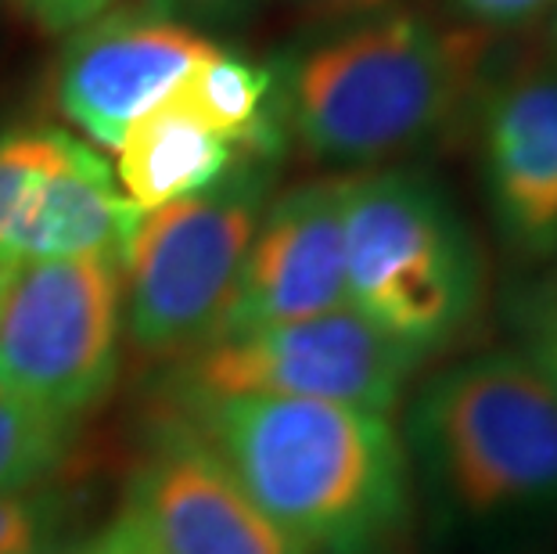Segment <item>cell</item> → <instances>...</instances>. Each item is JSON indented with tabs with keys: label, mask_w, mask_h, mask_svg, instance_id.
Returning <instances> with one entry per match:
<instances>
[{
	"label": "cell",
	"mask_w": 557,
	"mask_h": 554,
	"mask_svg": "<svg viewBox=\"0 0 557 554\" xmlns=\"http://www.w3.org/2000/svg\"><path fill=\"white\" fill-rule=\"evenodd\" d=\"M493 37L393 4L335 19L270 62L284 134L327 167L377 170L475 120Z\"/></svg>",
	"instance_id": "cell-1"
},
{
	"label": "cell",
	"mask_w": 557,
	"mask_h": 554,
	"mask_svg": "<svg viewBox=\"0 0 557 554\" xmlns=\"http://www.w3.org/2000/svg\"><path fill=\"white\" fill-rule=\"evenodd\" d=\"M277 529L310 554H374L410 515V465L385 415L292 396L184 407Z\"/></svg>",
	"instance_id": "cell-2"
},
{
	"label": "cell",
	"mask_w": 557,
	"mask_h": 554,
	"mask_svg": "<svg viewBox=\"0 0 557 554\" xmlns=\"http://www.w3.org/2000/svg\"><path fill=\"white\" fill-rule=\"evenodd\" d=\"M338 181L349 310L421 364L460 346L482 321L490 278L446 187L413 167Z\"/></svg>",
	"instance_id": "cell-3"
},
{
	"label": "cell",
	"mask_w": 557,
	"mask_h": 554,
	"mask_svg": "<svg viewBox=\"0 0 557 554\" xmlns=\"http://www.w3.org/2000/svg\"><path fill=\"white\" fill-rule=\"evenodd\" d=\"M410 443L457 512H557V393L518 349L438 371L413 399Z\"/></svg>",
	"instance_id": "cell-4"
},
{
	"label": "cell",
	"mask_w": 557,
	"mask_h": 554,
	"mask_svg": "<svg viewBox=\"0 0 557 554\" xmlns=\"http://www.w3.org/2000/svg\"><path fill=\"white\" fill-rule=\"evenodd\" d=\"M274 198V159H242L198 195L140 213L123 253V328L156 357L216 338Z\"/></svg>",
	"instance_id": "cell-5"
},
{
	"label": "cell",
	"mask_w": 557,
	"mask_h": 554,
	"mask_svg": "<svg viewBox=\"0 0 557 554\" xmlns=\"http://www.w3.org/2000/svg\"><path fill=\"white\" fill-rule=\"evenodd\" d=\"M123 256L18 263L0 303V393L79 418L120 368Z\"/></svg>",
	"instance_id": "cell-6"
},
{
	"label": "cell",
	"mask_w": 557,
	"mask_h": 554,
	"mask_svg": "<svg viewBox=\"0 0 557 554\" xmlns=\"http://www.w3.org/2000/svg\"><path fill=\"white\" fill-rule=\"evenodd\" d=\"M418 368L413 353L346 306L310 321L209 342L187 357L176 393L184 407L231 396H292L388 418Z\"/></svg>",
	"instance_id": "cell-7"
},
{
	"label": "cell",
	"mask_w": 557,
	"mask_h": 554,
	"mask_svg": "<svg viewBox=\"0 0 557 554\" xmlns=\"http://www.w3.org/2000/svg\"><path fill=\"white\" fill-rule=\"evenodd\" d=\"M101 554H310L256 501L195 429L170 426L129 476Z\"/></svg>",
	"instance_id": "cell-8"
},
{
	"label": "cell",
	"mask_w": 557,
	"mask_h": 554,
	"mask_svg": "<svg viewBox=\"0 0 557 554\" xmlns=\"http://www.w3.org/2000/svg\"><path fill=\"white\" fill-rule=\"evenodd\" d=\"M212 47L148 8H109L69 37L54 84L58 109L94 145L115 151L126 130L170 98Z\"/></svg>",
	"instance_id": "cell-9"
},
{
	"label": "cell",
	"mask_w": 557,
	"mask_h": 554,
	"mask_svg": "<svg viewBox=\"0 0 557 554\" xmlns=\"http://www.w3.org/2000/svg\"><path fill=\"white\" fill-rule=\"evenodd\" d=\"M482 192L518 259L557 256V54L485 79L475 109Z\"/></svg>",
	"instance_id": "cell-10"
},
{
	"label": "cell",
	"mask_w": 557,
	"mask_h": 554,
	"mask_svg": "<svg viewBox=\"0 0 557 554\" xmlns=\"http://www.w3.org/2000/svg\"><path fill=\"white\" fill-rule=\"evenodd\" d=\"M346 306L342 181H310L263 209L216 338L310 321Z\"/></svg>",
	"instance_id": "cell-11"
},
{
	"label": "cell",
	"mask_w": 557,
	"mask_h": 554,
	"mask_svg": "<svg viewBox=\"0 0 557 554\" xmlns=\"http://www.w3.org/2000/svg\"><path fill=\"white\" fill-rule=\"evenodd\" d=\"M137 220L140 209L120 192L115 170L90 145L73 137L65 159L33 187L4 253L18 263L98 253L123 256Z\"/></svg>",
	"instance_id": "cell-12"
},
{
	"label": "cell",
	"mask_w": 557,
	"mask_h": 554,
	"mask_svg": "<svg viewBox=\"0 0 557 554\" xmlns=\"http://www.w3.org/2000/svg\"><path fill=\"white\" fill-rule=\"evenodd\" d=\"M242 159L248 156L170 94L126 130L123 145L115 148V181L129 202L148 213L206 192Z\"/></svg>",
	"instance_id": "cell-13"
},
{
	"label": "cell",
	"mask_w": 557,
	"mask_h": 554,
	"mask_svg": "<svg viewBox=\"0 0 557 554\" xmlns=\"http://www.w3.org/2000/svg\"><path fill=\"white\" fill-rule=\"evenodd\" d=\"M173 94L248 159L277 162L284 145H288L277 112L274 69L259 65L238 51L212 47Z\"/></svg>",
	"instance_id": "cell-14"
},
{
	"label": "cell",
	"mask_w": 557,
	"mask_h": 554,
	"mask_svg": "<svg viewBox=\"0 0 557 554\" xmlns=\"http://www.w3.org/2000/svg\"><path fill=\"white\" fill-rule=\"evenodd\" d=\"M76 421L0 393V497L26 493L62 465Z\"/></svg>",
	"instance_id": "cell-15"
},
{
	"label": "cell",
	"mask_w": 557,
	"mask_h": 554,
	"mask_svg": "<svg viewBox=\"0 0 557 554\" xmlns=\"http://www.w3.org/2000/svg\"><path fill=\"white\" fill-rule=\"evenodd\" d=\"M69 134L62 130H11L0 134V253L18 213L26 209L37 187L69 151ZM8 256V253H4Z\"/></svg>",
	"instance_id": "cell-16"
},
{
	"label": "cell",
	"mask_w": 557,
	"mask_h": 554,
	"mask_svg": "<svg viewBox=\"0 0 557 554\" xmlns=\"http://www.w3.org/2000/svg\"><path fill=\"white\" fill-rule=\"evenodd\" d=\"M518 353L557 393V274H543L511 292L507 303Z\"/></svg>",
	"instance_id": "cell-17"
},
{
	"label": "cell",
	"mask_w": 557,
	"mask_h": 554,
	"mask_svg": "<svg viewBox=\"0 0 557 554\" xmlns=\"http://www.w3.org/2000/svg\"><path fill=\"white\" fill-rule=\"evenodd\" d=\"M58 493H11L0 497V554H40L58 529Z\"/></svg>",
	"instance_id": "cell-18"
},
{
	"label": "cell",
	"mask_w": 557,
	"mask_h": 554,
	"mask_svg": "<svg viewBox=\"0 0 557 554\" xmlns=\"http://www.w3.org/2000/svg\"><path fill=\"white\" fill-rule=\"evenodd\" d=\"M446 11L460 26L500 37L547 22L557 11V0H446Z\"/></svg>",
	"instance_id": "cell-19"
},
{
	"label": "cell",
	"mask_w": 557,
	"mask_h": 554,
	"mask_svg": "<svg viewBox=\"0 0 557 554\" xmlns=\"http://www.w3.org/2000/svg\"><path fill=\"white\" fill-rule=\"evenodd\" d=\"M140 8H148L151 15L170 19L176 26H187L195 33L201 29L223 33L252 22L256 11L263 8V0H140Z\"/></svg>",
	"instance_id": "cell-20"
},
{
	"label": "cell",
	"mask_w": 557,
	"mask_h": 554,
	"mask_svg": "<svg viewBox=\"0 0 557 554\" xmlns=\"http://www.w3.org/2000/svg\"><path fill=\"white\" fill-rule=\"evenodd\" d=\"M11 4L37 22L44 33H76L104 15L115 0H11Z\"/></svg>",
	"instance_id": "cell-21"
},
{
	"label": "cell",
	"mask_w": 557,
	"mask_h": 554,
	"mask_svg": "<svg viewBox=\"0 0 557 554\" xmlns=\"http://www.w3.org/2000/svg\"><path fill=\"white\" fill-rule=\"evenodd\" d=\"M295 8L313 11V15L335 22V19H352V15H367V11H382L393 8L399 0H292Z\"/></svg>",
	"instance_id": "cell-22"
},
{
	"label": "cell",
	"mask_w": 557,
	"mask_h": 554,
	"mask_svg": "<svg viewBox=\"0 0 557 554\" xmlns=\"http://www.w3.org/2000/svg\"><path fill=\"white\" fill-rule=\"evenodd\" d=\"M15 270H18V259H11L0 253V303H4L8 296V288H11V278H15Z\"/></svg>",
	"instance_id": "cell-23"
},
{
	"label": "cell",
	"mask_w": 557,
	"mask_h": 554,
	"mask_svg": "<svg viewBox=\"0 0 557 554\" xmlns=\"http://www.w3.org/2000/svg\"><path fill=\"white\" fill-rule=\"evenodd\" d=\"M550 54H557V11L550 15Z\"/></svg>",
	"instance_id": "cell-24"
},
{
	"label": "cell",
	"mask_w": 557,
	"mask_h": 554,
	"mask_svg": "<svg viewBox=\"0 0 557 554\" xmlns=\"http://www.w3.org/2000/svg\"><path fill=\"white\" fill-rule=\"evenodd\" d=\"M40 554H51V551H40Z\"/></svg>",
	"instance_id": "cell-25"
},
{
	"label": "cell",
	"mask_w": 557,
	"mask_h": 554,
	"mask_svg": "<svg viewBox=\"0 0 557 554\" xmlns=\"http://www.w3.org/2000/svg\"><path fill=\"white\" fill-rule=\"evenodd\" d=\"M94 554H101V551H94Z\"/></svg>",
	"instance_id": "cell-26"
}]
</instances>
